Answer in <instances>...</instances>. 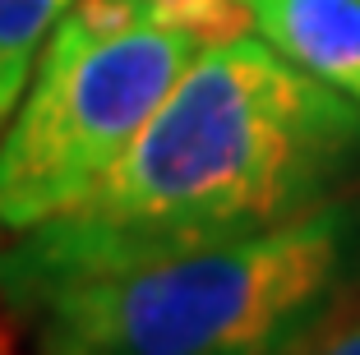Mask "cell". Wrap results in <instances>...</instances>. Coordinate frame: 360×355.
Listing matches in <instances>:
<instances>
[{
	"instance_id": "cell-5",
	"label": "cell",
	"mask_w": 360,
	"mask_h": 355,
	"mask_svg": "<svg viewBox=\"0 0 360 355\" xmlns=\"http://www.w3.org/2000/svg\"><path fill=\"white\" fill-rule=\"evenodd\" d=\"M75 0H0V129L28 88L51 28Z\"/></svg>"
},
{
	"instance_id": "cell-8",
	"label": "cell",
	"mask_w": 360,
	"mask_h": 355,
	"mask_svg": "<svg viewBox=\"0 0 360 355\" xmlns=\"http://www.w3.org/2000/svg\"><path fill=\"white\" fill-rule=\"evenodd\" d=\"M0 351H10V328L0 323Z\"/></svg>"
},
{
	"instance_id": "cell-2",
	"label": "cell",
	"mask_w": 360,
	"mask_h": 355,
	"mask_svg": "<svg viewBox=\"0 0 360 355\" xmlns=\"http://www.w3.org/2000/svg\"><path fill=\"white\" fill-rule=\"evenodd\" d=\"M360 217L323 203L273 231L143 250H51L23 235L0 254V295L51 355L286 351L351 277Z\"/></svg>"
},
{
	"instance_id": "cell-3",
	"label": "cell",
	"mask_w": 360,
	"mask_h": 355,
	"mask_svg": "<svg viewBox=\"0 0 360 355\" xmlns=\"http://www.w3.org/2000/svg\"><path fill=\"white\" fill-rule=\"evenodd\" d=\"M199 46L162 23L106 28L75 0L0 129V226L28 231L84 203Z\"/></svg>"
},
{
	"instance_id": "cell-6",
	"label": "cell",
	"mask_w": 360,
	"mask_h": 355,
	"mask_svg": "<svg viewBox=\"0 0 360 355\" xmlns=\"http://www.w3.org/2000/svg\"><path fill=\"white\" fill-rule=\"evenodd\" d=\"M286 351H300V355H351V351H360V286L347 277L291 333Z\"/></svg>"
},
{
	"instance_id": "cell-4",
	"label": "cell",
	"mask_w": 360,
	"mask_h": 355,
	"mask_svg": "<svg viewBox=\"0 0 360 355\" xmlns=\"http://www.w3.org/2000/svg\"><path fill=\"white\" fill-rule=\"evenodd\" d=\"M250 14L286 60L360 102V0H250Z\"/></svg>"
},
{
	"instance_id": "cell-1",
	"label": "cell",
	"mask_w": 360,
	"mask_h": 355,
	"mask_svg": "<svg viewBox=\"0 0 360 355\" xmlns=\"http://www.w3.org/2000/svg\"><path fill=\"white\" fill-rule=\"evenodd\" d=\"M360 167V102L264 32L199 46L120 162L70 212L28 226L51 250H143L273 231L333 203Z\"/></svg>"
},
{
	"instance_id": "cell-7",
	"label": "cell",
	"mask_w": 360,
	"mask_h": 355,
	"mask_svg": "<svg viewBox=\"0 0 360 355\" xmlns=\"http://www.w3.org/2000/svg\"><path fill=\"white\" fill-rule=\"evenodd\" d=\"M143 5H148L153 23L190 32L203 46L240 37V32H250V23H255L250 0H143Z\"/></svg>"
}]
</instances>
